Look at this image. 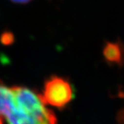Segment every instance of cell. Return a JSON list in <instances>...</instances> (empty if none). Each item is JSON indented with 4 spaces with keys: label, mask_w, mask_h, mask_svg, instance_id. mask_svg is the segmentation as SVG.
I'll return each mask as SVG.
<instances>
[{
    "label": "cell",
    "mask_w": 124,
    "mask_h": 124,
    "mask_svg": "<svg viewBox=\"0 0 124 124\" xmlns=\"http://www.w3.org/2000/svg\"><path fill=\"white\" fill-rule=\"evenodd\" d=\"M0 124H3V122H2V117H0Z\"/></svg>",
    "instance_id": "cell-5"
},
{
    "label": "cell",
    "mask_w": 124,
    "mask_h": 124,
    "mask_svg": "<svg viewBox=\"0 0 124 124\" xmlns=\"http://www.w3.org/2000/svg\"><path fill=\"white\" fill-rule=\"evenodd\" d=\"M11 88L16 106L34 124H57L54 113L45 107L40 94L23 86Z\"/></svg>",
    "instance_id": "cell-1"
},
{
    "label": "cell",
    "mask_w": 124,
    "mask_h": 124,
    "mask_svg": "<svg viewBox=\"0 0 124 124\" xmlns=\"http://www.w3.org/2000/svg\"><path fill=\"white\" fill-rule=\"evenodd\" d=\"M10 1H11L12 2L16 4H26L28 2H31V0H10Z\"/></svg>",
    "instance_id": "cell-4"
},
{
    "label": "cell",
    "mask_w": 124,
    "mask_h": 124,
    "mask_svg": "<svg viewBox=\"0 0 124 124\" xmlns=\"http://www.w3.org/2000/svg\"><path fill=\"white\" fill-rule=\"evenodd\" d=\"M41 97L45 103L57 108H63L73 99V87L64 78L52 76L44 83Z\"/></svg>",
    "instance_id": "cell-2"
},
{
    "label": "cell",
    "mask_w": 124,
    "mask_h": 124,
    "mask_svg": "<svg viewBox=\"0 0 124 124\" xmlns=\"http://www.w3.org/2000/svg\"><path fill=\"white\" fill-rule=\"evenodd\" d=\"M103 54L107 62L118 63L122 60V51L118 43H107L104 47Z\"/></svg>",
    "instance_id": "cell-3"
}]
</instances>
